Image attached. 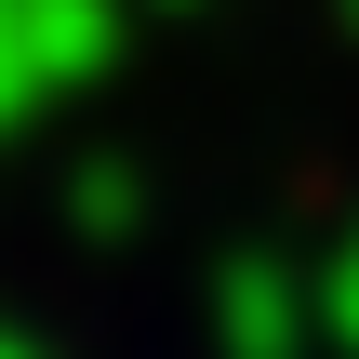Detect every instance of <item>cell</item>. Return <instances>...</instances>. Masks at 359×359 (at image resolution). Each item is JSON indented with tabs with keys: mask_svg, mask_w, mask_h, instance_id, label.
Wrapping results in <instances>:
<instances>
[{
	"mask_svg": "<svg viewBox=\"0 0 359 359\" xmlns=\"http://www.w3.org/2000/svg\"><path fill=\"white\" fill-rule=\"evenodd\" d=\"M320 306H346V320H359V266H333V293H320Z\"/></svg>",
	"mask_w": 359,
	"mask_h": 359,
	"instance_id": "7a4b0ae2",
	"label": "cell"
},
{
	"mask_svg": "<svg viewBox=\"0 0 359 359\" xmlns=\"http://www.w3.org/2000/svg\"><path fill=\"white\" fill-rule=\"evenodd\" d=\"M93 53V0H0V133L27 120L40 80H67Z\"/></svg>",
	"mask_w": 359,
	"mask_h": 359,
	"instance_id": "6da1fadb",
	"label": "cell"
},
{
	"mask_svg": "<svg viewBox=\"0 0 359 359\" xmlns=\"http://www.w3.org/2000/svg\"><path fill=\"white\" fill-rule=\"evenodd\" d=\"M0 359H27V346H13V333H0Z\"/></svg>",
	"mask_w": 359,
	"mask_h": 359,
	"instance_id": "3957f363",
	"label": "cell"
}]
</instances>
